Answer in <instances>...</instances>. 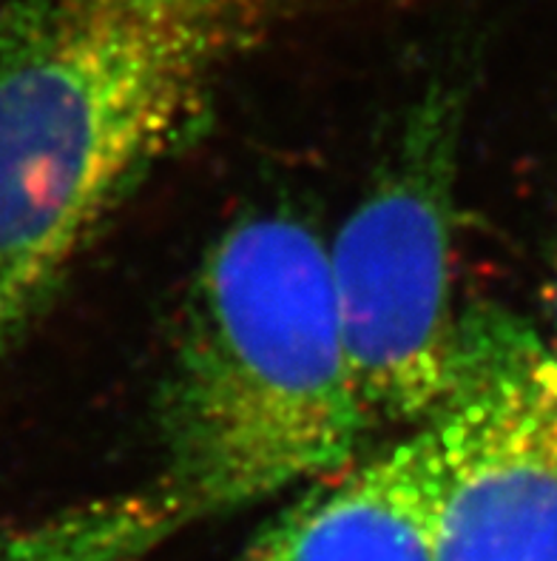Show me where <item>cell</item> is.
<instances>
[{
	"instance_id": "1",
	"label": "cell",
	"mask_w": 557,
	"mask_h": 561,
	"mask_svg": "<svg viewBox=\"0 0 557 561\" xmlns=\"http://www.w3.org/2000/svg\"><path fill=\"white\" fill-rule=\"evenodd\" d=\"M302 0H3L0 370Z\"/></svg>"
},
{
	"instance_id": "2",
	"label": "cell",
	"mask_w": 557,
	"mask_h": 561,
	"mask_svg": "<svg viewBox=\"0 0 557 561\" xmlns=\"http://www.w3.org/2000/svg\"><path fill=\"white\" fill-rule=\"evenodd\" d=\"M165 484L211 519L356 462L370 416L341 336L327 242L254 211L199 260L154 405Z\"/></svg>"
},
{
	"instance_id": "3",
	"label": "cell",
	"mask_w": 557,
	"mask_h": 561,
	"mask_svg": "<svg viewBox=\"0 0 557 561\" xmlns=\"http://www.w3.org/2000/svg\"><path fill=\"white\" fill-rule=\"evenodd\" d=\"M461 85L421 94L368 194L327 242L341 336L370 425L430 420L450 370Z\"/></svg>"
},
{
	"instance_id": "4",
	"label": "cell",
	"mask_w": 557,
	"mask_h": 561,
	"mask_svg": "<svg viewBox=\"0 0 557 561\" xmlns=\"http://www.w3.org/2000/svg\"><path fill=\"white\" fill-rule=\"evenodd\" d=\"M438 561H557V351L507 306L459 313L430 420Z\"/></svg>"
},
{
	"instance_id": "5",
	"label": "cell",
	"mask_w": 557,
	"mask_h": 561,
	"mask_svg": "<svg viewBox=\"0 0 557 561\" xmlns=\"http://www.w3.org/2000/svg\"><path fill=\"white\" fill-rule=\"evenodd\" d=\"M441 465L427 425L322 477L233 561H438Z\"/></svg>"
},
{
	"instance_id": "6",
	"label": "cell",
	"mask_w": 557,
	"mask_h": 561,
	"mask_svg": "<svg viewBox=\"0 0 557 561\" xmlns=\"http://www.w3.org/2000/svg\"><path fill=\"white\" fill-rule=\"evenodd\" d=\"M190 522L183 502L151 482L3 530L0 561H146Z\"/></svg>"
},
{
	"instance_id": "7",
	"label": "cell",
	"mask_w": 557,
	"mask_h": 561,
	"mask_svg": "<svg viewBox=\"0 0 557 561\" xmlns=\"http://www.w3.org/2000/svg\"><path fill=\"white\" fill-rule=\"evenodd\" d=\"M552 306H555V325H557V268H555V285H552Z\"/></svg>"
}]
</instances>
